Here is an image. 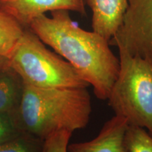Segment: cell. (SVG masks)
<instances>
[{
	"label": "cell",
	"mask_w": 152,
	"mask_h": 152,
	"mask_svg": "<svg viewBox=\"0 0 152 152\" xmlns=\"http://www.w3.org/2000/svg\"><path fill=\"white\" fill-rule=\"evenodd\" d=\"M51 15V18L44 14L35 18L29 28L73 66L93 87L96 97L107 99L120 69L119 58L111 51L109 42L93 30L79 27L69 11H54Z\"/></svg>",
	"instance_id": "obj_1"
},
{
	"label": "cell",
	"mask_w": 152,
	"mask_h": 152,
	"mask_svg": "<svg viewBox=\"0 0 152 152\" xmlns=\"http://www.w3.org/2000/svg\"><path fill=\"white\" fill-rule=\"evenodd\" d=\"M91 112L86 87L39 88L23 84L15 119L20 130L44 140L57 131L73 132L85 128Z\"/></svg>",
	"instance_id": "obj_2"
},
{
	"label": "cell",
	"mask_w": 152,
	"mask_h": 152,
	"mask_svg": "<svg viewBox=\"0 0 152 152\" xmlns=\"http://www.w3.org/2000/svg\"><path fill=\"white\" fill-rule=\"evenodd\" d=\"M119 52L120 69L107 99L115 115L152 137V60Z\"/></svg>",
	"instance_id": "obj_3"
},
{
	"label": "cell",
	"mask_w": 152,
	"mask_h": 152,
	"mask_svg": "<svg viewBox=\"0 0 152 152\" xmlns=\"http://www.w3.org/2000/svg\"><path fill=\"white\" fill-rule=\"evenodd\" d=\"M9 66L25 85L39 88H87L73 66L45 47L31 30L23 35L9 59Z\"/></svg>",
	"instance_id": "obj_4"
},
{
	"label": "cell",
	"mask_w": 152,
	"mask_h": 152,
	"mask_svg": "<svg viewBox=\"0 0 152 152\" xmlns=\"http://www.w3.org/2000/svg\"><path fill=\"white\" fill-rule=\"evenodd\" d=\"M109 45L152 60V0H128L122 23Z\"/></svg>",
	"instance_id": "obj_5"
},
{
	"label": "cell",
	"mask_w": 152,
	"mask_h": 152,
	"mask_svg": "<svg viewBox=\"0 0 152 152\" xmlns=\"http://www.w3.org/2000/svg\"><path fill=\"white\" fill-rule=\"evenodd\" d=\"M0 10L28 28L35 18L48 11L67 10L84 14L85 5L80 0H0Z\"/></svg>",
	"instance_id": "obj_6"
},
{
	"label": "cell",
	"mask_w": 152,
	"mask_h": 152,
	"mask_svg": "<svg viewBox=\"0 0 152 152\" xmlns=\"http://www.w3.org/2000/svg\"><path fill=\"white\" fill-rule=\"evenodd\" d=\"M128 127L126 120L115 115L104 123L94 139L69 144L68 152H128L125 143Z\"/></svg>",
	"instance_id": "obj_7"
},
{
	"label": "cell",
	"mask_w": 152,
	"mask_h": 152,
	"mask_svg": "<svg viewBox=\"0 0 152 152\" xmlns=\"http://www.w3.org/2000/svg\"><path fill=\"white\" fill-rule=\"evenodd\" d=\"M86 3L92 11L93 31L109 42L121 26L128 0H86Z\"/></svg>",
	"instance_id": "obj_8"
},
{
	"label": "cell",
	"mask_w": 152,
	"mask_h": 152,
	"mask_svg": "<svg viewBox=\"0 0 152 152\" xmlns=\"http://www.w3.org/2000/svg\"><path fill=\"white\" fill-rule=\"evenodd\" d=\"M23 83L12 68L0 71V113L15 115L21 101Z\"/></svg>",
	"instance_id": "obj_9"
},
{
	"label": "cell",
	"mask_w": 152,
	"mask_h": 152,
	"mask_svg": "<svg viewBox=\"0 0 152 152\" xmlns=\"http://www.w3.org/2000/svg\"><path fill=\"white\" fill-rule=\"evenodd\" d=\"M24 30L16 19L0 10V56L10 58Z\"/></svg>",
	"instance_id": "obj_10"
},
{
	"label": "cell",
	"mask_w": 152,
	"mask_h": 152,
	"mask_svg": "<svg viewBox=\"0 0 152 152\" xmlns=\"http://www.w3.org/2000/svg\"><path fill=\"white\" fill-rule=\"evenodd\" d=\"M44 140L22 132L15 137L0 144V152H41Z\"/></svg>",
	"instance_id": "obj_11"
},
{
	"label": "cell",
	"mask_w": 152,
	"mask_h": 152,
	"mask_svg": "<svg viewBox=\"0 0 152 152\" xmlns=\"http://www.w3.org/2000/svg\"><path fill=\"white\" fill-rule=\"evenodd\" d=\"M125 143L128 152H152V137L140 127L128 125Z\"/></svg>",
	"instance_id": "obj_12"
},
{
	"label": "cell",
	"mask_w": 152,
	"mask_h": 152,
	"mask_svg": "<svg viewBox=\"0 0 152 152\" xmlns=\"http://www.w3.org/2000/svg\"><path fill=\"white\" fill-rule=\"evenodd\" d=\"M72 132L59 130L53 132L44 140L41 152H68Z\"/></svg>",
	"instance_id": "obj_13"
},
{
	"label": "cell",
	"mask_w": 152,
	"mask_h": 152,
	"mask_svg": "<svg viewBox=\"0 0 152 152\" xmlns=\"http://www.w3.org/2000/svg\"><path fill=\"white\" fill-rule=\"evenodd\" d=\"M21 132L17 126L15 115L0 113V144L15 137Z\"/></svg>",
	"instance_id": "obj_14"
},
{
	"label": "cell",
	"mask_w": 152,
	"mask_h": 152,
	"mask_svg": "<svg viewBox=\"0 0 152 152\" xmlns=\"http://www.w3.org/2000/svg\"><path fill=\"white\" fill-rule=\"evenodd\" d=\"M9 66V59L4 57L0 56V71Z\"/></svg>",
	"instance_id": "obj_15"
},
{
	"label": "cell",
	"mask_w": 152,
	"mask_h": 152,
	"mask_svg": "<svg viewBox=\"0 0 152 152\" xmlns=\"http://www.w3.org/2000/svg\"><path fill=\"white\" fill-rule=\"evenodd\" d=\"M80 1H81V2L83 3L84 5H85V4H86V0H80Z\"/></svg>",
	"instance_id": "obj_16"
}]
</instances>
